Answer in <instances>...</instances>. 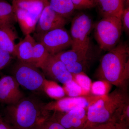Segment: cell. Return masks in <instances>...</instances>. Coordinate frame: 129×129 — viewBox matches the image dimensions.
<instances>
[{
	"instance_id": "obj_20",
	"label": "cell",
	"mask_w": 129,
	"mask_h": 129,
	"mask_svg": "<svg viewBox=\"0 0 129 129\" xmlns=\"http://www.w3.org/2000/svg\"><path fill=\"white\" fill-rule=\"evenodd\" d=\"M50 55V53L43 45L36 42L33 49L32 65L40 68Z\"/></svg>"
},
{
	"instance_id": "obj_14",
	"label": "cell",
	"mask_w": 129,
	"mask_h": 129,
	"mask_svg": "<svg viewBox=\"0 0 129 129\" xmlns=\"http://www.w3.org/2000/svg\"><path fill=\"white\" fill-rule=\"evenodd\" d=\"M36 42L30 34L26 35L23 39L16 44L14 56L19 61L32 64L33 49Z\"/></svg>"
},
{
	"instance_id": "obj_17",
	"label": "cell",
	"mask_w": 129,
	"mask_h": 129,
	"mask_svg": "<svg viewBox=\"0 0 129 129\" xmlns=\"http://www.w3.org/2000/svg\"><path fill=\"white\" fill-rule=\"evenodd\" d=\"M89 49H73L62 51L54 55L66 65L72 63L88 61Z\"/></svg>"
},
{
	"instance_id": "obj_6",
	"label": "cell",
	"mask_w": 129,
	"mask_h": 129,
	"mask_svg": "<svg viewBox=\"0 0 129 129\" xmlns=\"http://www.w3.org/2000/svg\"><path fill=\"white\" fill-rule=\"evenodd\" d=\"M13 76L19 85L34 92H44L47 79L39 68L18 60L13 68Z\"/></svg>"
},
{
	"instance_id": "obj_28",
	"label": "cell",
	"mask_w": 129,
	"mask_h": 129,
	"mask_svg": "<svg viewBox=\"0 0 129 129\" xmlns=\"http://www.w3.org/2000/svg\"><path fill=\"white\" fill-rule=\"evenodd\" d=\"M75 9H90L97 5V0H71Z\"/></svg>"
},
{
	"instance_id": "obj_26",
	"label": "cell",
	"mask_w": 129,
	"mask_h": 129,
	"mask_svg": "<svg viewBox=\"0 0 129 129\" xmlns=\"http://www.w3.org/2000/svg\"><path fill=\"white\" fill-rule=\"evenodd\" d=\"M88 66V61L72 63L66 64L67 69L72 74L84 72Z\"/></svg>"
},
{
	"instance_id": "obj_29",
	"label": "cell",
	"mask_w": 129,
	"mask_h": 129,
	"mask_svg": "<svg viewBox=\"0 0 129 129\" xmlns=\"http://www.w3.org/2000/svg\"><path fill=\"white\" fill-rule=\"evenodd\" d=\"M12 56L9 52L0 48V70L4 69L10 63Z\"/></svg>"
},
{
	"instance_id": "obj_21",
	"label": "cell",
	"mask_w": 129,
	"mask_h": 129,
	"mask_svg": "<svg viewBox=\"0 0 129 129\" xmlns=\"http://www.w3.org/2000/svg\"><path fill=\"white\" fill-rule=\"evenodd\" d=\"M44 92L49 97L56 100L63 98L66 95L62 87L55 81L48 80L45 84Z\"/></svg>"
},
{
	"instance_id": "obj_12",
	"label": "cell",
	"mask_w": 129,
	"mask_h": 129,
	"mask_svg": "<svg viewBox=\"0 0 129 129\" xmlns=\"http://www.w3.org/2000/svg\"><path fill=\"white\" fill-rule=\"evenodd\" d=\"M67 22V19L51 9L48 2L42 12L35 31L36 34H43L56 29L64 28Z\"/></svg>"
},
{
	"instance_id": "obj_30",
	"label": "cell",
	"mask_w": 129,
	"mask_h": 129,
	"mask_svg": "<svg viewBox=\"0 0 129 129\" xmlns=\"http://www.w3.org/2000/svg\"><path fill=\"white\" fill-rule=\"evenodd\" d=\"M122 28H123L126 32L129 31V8H127L124 9L121 17Z\"/></svg>"
},
{
	"instance_id": "obj_9",
	"label": "cell",
	"mask_w": 129,
	"mask_h": 129,
	"mask_svg": "<svg viewBox=\"0 0 129 129\" xmlns=\"http://www.w3.org/2000/svg\"><path fill=\"white\" fill-rule=\"evenodd\" d=\"M102 96L90 95L74 97H64L46 104L45 107L46 109L50 112H68L78 108H88L90 104Z\"/></svg>"
},
{
	"instance_id": "obj_15",
	"label": "cell",
	"mask_w": 129,
	"mask_h": 129,
	"mask_svg": "<svg viewBox=\"0 0 129 129\" xmlns=\"http://www.w3.org/2000/svg\"><path fill=\"white\" fill-rule=\"evenodd\" d=\"M18 38L14 26L0 28V48L14 56L15 41Z\"/></svg>"
},
{
	"instance_id": "obj_27",
	"label": "cell",
	"mask_w": 129,
	"mask_h": 129,
	"mask_svg": "<svg viewBox=\"0 0 129 129\" xmlns=\"http://www.w3.org/2000/svg\"><path fill=\"white\" fill-rule=\"evenodd\" d=\"M88 129H128V124L110 121L97 125Z\"/></svg>"
},
{
	"instance_id": "obj_8",
	"label": "cell",
	"mask_w": 129,
	"mask_h": 129,
	"mask_svg": "<svg viewBox=\"0 0 129 129\" xmlns=\"http://www.w3.org/2000/svg\"><path fill=\"white\" fill-rule=\"evenodd\" d=\"M36 34L38 42L43 45L50 55H56L72 46L70 35L64 28Z\"/></svg>"
},
{
	"instance_id": "obj_31",
	"label": "cell",
	"mask_w": 129,
	"mask_h": 129,
	"mask_svg": "<svg viewBox=\"0 0 129 129\" xmlns=\"http://www.w3.org/2000/svg\"><path fill=\"white\" fill-rule=\"evenodd\" d=\"M0 129H15L7 122L3 121L0 118Z\"/></svg>"
},
{
	"instance_id": "obj_32",
	"label": "cell",
	"mask_w": 129,
	"mask_h": 129,
	"mask_svg": "<svg viewBox=\"0 0 129 129\" xmlns=\"http://www.w3.org/2000/svg\"><path fill=\"white\" fill-rule=\"evenodd\" d=\"M22 1H38L41 2L45 3L48 2V0H13V4Z\"/></svg>"
},
{
	"instance_id": "obj_19",
	"label": "cell",
	"mask_w": 129,
	"mask_h": 129,
	"mask_svg": "<svg viewBox=\"0 0 129 129\" xmlns=\"http://www.w3.org/2000/svg\"><path fill=\"white\" fill-rule=\"evenodd\" d=\"M50 8L59 15L67 19L75 10L71 0H50Z\"/></svg>"
},
{
	"instance_id": "obj_18",
	"label": "cell",
	"mask_w": 129,
	"mask_h": 129,
	"mask_svg": "<svg viewBox=\"0 0 129 129\" xmlns=\"http://www.w3.org/2000/svg\"><path fill=\"white\" fill-rule=\"evenodd\" d=\"M16 21L13 6L5 1H0V28L14 26Z\"/></svg>"
},
{
	"instance_id": "obj_1",
	"label": "cell",
	"mask_w": 129,
	"mask_h": 129,
	"mask_svg": "<svg viewBox=\"0 0 129 129\" xmlns=\"http://www.w3.org/2000/svg\"><path fill=\"white\" fill-rule=\"evenodd\" d=\"M96 76L117 88L128 89L129 79V48L119 43L102 57Z\"/></svg>"
},
{
	"instance_id": "obj_10",
	"label": "cell",
	"mask_w": 129,
	"mask_h": 129,
	"mask_svg": "<svg viewBox=\"0 0 129 129\" xmlns=\"http://www.w3.org/2000/svg\"><path fill=\"white\" fill-rule=\"evenodd\" d=\"M45 77L63 84L73 80L66 65L54 55L50 54L40 68Z\"/></svg>"
},
{
	"instance_id": "obj_33",
	"label": "cell",
	"mask_w": 129,
	"mask_h": 129,
	"mask_svg": "<svg viewBox=\"0 0 129 129\" xmlns=\"http://www.w3.org/2000/svg\"><path fill=\"white\" fill-rule=\"evenodd\" d=\"M123 1H127L128 2H129V0H122Z\"/></svg>"
},
{
	"instance_id": "obj_24",
	"label": "cell",
	"mask_w": 129,
	"mask_h": 129,
	"mask_svg": "<svg viewBox=\"0 0 129 129\" xmlns=\"http://www.w3.org/2000/svg\"><path fill=\"white\" fill-rule=\"evenodd\" d=\"M73 80L84 90L90 94V89L92 83L91 80L85 73L82 72L77 74H72Z\"/></svg>"
},
{
	"instance_id": "obj_7",
	"label": "cell",
	"mask_w": 129,
	"mask_h": 129,
	"mask_svg": "<svg viewBox=\"0 0 129 129\" xmlns=\"http://www.w3.org/2000/svg\"><path fill=\"white\" fill-rule=\"evenodd\" d=\"M92 27V20L86 14H78L73 19L70 31L72 49H89V35Z\"/></svg>"
},
{
	"instance_id": "obj_3",
	"label": "cell",
	"mask_w": 129,
	"mask_h": 129,
	"mask_svg": "<svg viewBox=\"0 0 129 129\" xmlns=\"http://www.w3.org/2000/svg\"><path fill=\"white\" fill-rule=\"evenodd\" d=\"M129 101L127 89L117 88L111 93L103 96L88 107L87 121L83 129L112 121L120 107Z\"/></svg>"
},
{
	"instance_id": "obj_16",
	"label": "cell",
	"mask_w": 129,
	"mask_h": 129,
	"mask_svg": "<svg viewBox=\"0 0 129 129\" xmlns=\"http://www.w3.org/2000/svg\"><path fill=\"white\" fill-rule=\"evenodd\" d=\"M103 17H114L121 19L123 10L122 0H97Z\"/></svg>"
},
{
	"instance_id": "obj_23",
	"label": "cell",
	"mask_w": 129,
	"mask_h": 129,
	"mask_svg": "<svg viewBox=\"0 0 129 129\" xmlns=\"http://www.w3.org/2000/svg\"><path fill=\"white\" fill-rule=\"evenodd\" d=\"M111 84L106 81L99 80L92 83L90 89L91 95L102 96L108 94L111 88Z\"/></svg>"
},
{
	"instance_id": "obj_25",
	"label": "cell",
	"mask_w": 129,
	"mask_h": 129,
	"mask_svg": "<svg viewBox=\"0 0 129 129\" xmlns=\"http://www.w3.org/2000/svg\"><path fill=\"white\" fill-rule=\"evenodd\" d=\"M34 129H66L52 116L41 123Z\"/></svg>"
},
{
	"instance_id": "obj_22",
	"label": "cell",
	"mask_w": 129,
	"mask_h": 129,
	"mask_svg": "<svg viewBox=\"0 0 129 129\" xmlns=\"http://www.w3.org/2000/svg\"><path fill=\"white\" fill-rule=\"evenodd\" d=\"M65 95L68 97H78L90 95L73 80L63 84L62 86Z\"/></svg>"
},
{
	"instance_id": "obj_2",
	"label": "cell",
	"mask_w": 129,
	"mask_h": 129,
	"mask_svg": "<svg viewBox=\"0 0 129 129\" xmlns=\"http://www.w3.org/2000/svg\"><path fill=\"white\" fill-rule=\"evenodd\" d=\"M45 104L36 97L24 96L16 103L7 105L6 117L15 129H34L50 116Z\"/></svg>"
},
{
	"instance_id": "obj_4",
	"label": "cell",
	"mask_w": 129,
	"mask_h": 129,
	"mask_svg": "<svg viewBox=\"0 0 129 129\" xmlns=\"http://www.w3.org/2000/svg\"><path fill=\"white\" fill-rule=\"evenodd\" d=\"M121 19L114 17H103L95 25V36L100 48L108 51L119 43L122 35Z\"/></svg>"
},
{
	"instance_id": "obj_5",
	"label": "cell",
	"mask_w": 129,
	"mask_h": 129,
	"mask_svg": "<svg viewBox=\"0 0 129 129\" xmlns=\"http://www.w3.org/2000/svg\"><path fill=\"white\" fill-rule=\"evenodd\" d=\"M46 3L22 1L13 4L17 21L24 34H30L35 30L38 20Z\"/></svg>"
},
{
	"instance_id": "obj_11",
	"label": "cell",
	"mask_w": 129,
	"mask_h": 129,
	"mask_svg": "<svg viewBox=\"0 0 129 129\" xmlns=\"http://www.w3.org/2000/svg\"><path fill=\"white\" fill-rule=\"evenodd\" d=\"M52 116L66 129H83L87 121V108H78L66 113L54 112Z\"/></svg>"
},
{
	"instance_id": "obj_13",
	"label": "cell",
	"mask_w": 129,
	"mask_h": 129,
	"mask_svg": "<svg viewBox=\"0 0 129 129\" xmlns=\"http://www.w3.org/2000/svg\"><path fill=\"white\" fill-rule=\"evenodd\" d=\"M24 96L13 76L7 75L0 79V102L7 105L14 104Z\"/></svg>"
}]
</instances>
